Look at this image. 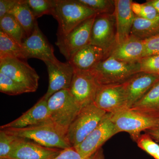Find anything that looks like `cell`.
<instances>
[{
  "label": "cell",
  "instance_id": "obj_1",
  "mask_svg": "<svg viewBox=\"0 0 159 159\" xmlns=\"http://www.w3.org/2000/svg\"><path fill=\"white\" fill-rule=\"evenodd\" d=\"M2 130L19 138L28 139L49 148L65 149L72 147L66 134L54 125L51 119L23 128H6Z\"/></svg>",
  "mask_w": 159,
  "mask_h": 159
},
{
  "label": "cell",
  "instance_id": "obj_2",
  "mask_svg": "<svg viewBox=\"0 0 159 159\" xmlns=\"http://www.w3.org/2000/svg\"><path fill=\"white\" fill-rule=\"evenodd\" d=\"M101 85L122 84L141 72L139 62H126L108 56L91 70Z\"/></svg>",
  "mask_w": 159,
  "mask_h": 159
},
{
  "label": "cell",
  "instance_id": "obj_3",
  "mask_svg": "<svg viewBox=\"0 0 159 159\" xmlns=\"http://www.w3.org/2000/svg\"><path fill=\"white\" fill-rule=\"evenodd\" d=\"M53 17L58 24L57 35H66L97 13L77 0H54Z\"/></svg>",
  "mask_w": 159,
  "mask_h": 159
},
{
  "label": "cell",
  "instance_id": "obj_4",
  "mask_svg": "<svg viewBox=\"0 0 159 159\" xmlns=\"http://www.w3.org/2000/svg\"><path fill=\"white\" fill-rule=\"evenodd\" d=\"M48 104L51 121L66 134L82 107L69 89L61 90L53 94L48 99Z\"/></svg>",
  "mask_w": 159,
  "mask_h": 159
},
{
  "label": "cell",
  "instance_id": "obj_5",
  "mask_svg": "<svg viewBox=\"0 0 159 159\" xmlns=\"http://www.w3.org/2000/svg\"><path fill=\"white\" fill-rule=\"evenodd\" d=\"M107 113L94 103L83 107L66 134L71 146L75 147L82 142L97 127Z\"/></svg>",
  "mask_w": 159,
  "mask_h": 159
},
{
  "label": "cell",
  "instance_id": "obj_6",
  "mask_svg": "<svg viewBox=\"0 0 159 159\" xmlns=\"http://www.w3.org/2000/svg\"><path fill=\"white\" fill-rule=\"evenodd\" d=\"M111 119L119 133H128L135 142L142 132L159 126V119L145 116L129 108L111 114Z\"/></svg>",
  "mask_w": 159,
  "mask_h": 159
},
{
  "label": "cell",
  "instance_id": "obj_7",
  "mask_svg": "<svg viewBox=\"0 0 159 159\" xmlns=\"http://www.w3.org/2000/svg\"><path fill=\"white\" fill-rule=\"evenodd\" d=\"M119 133L111 119V114L107 113L97 127L74 148L83 157L89 158L101 149L109 139Z\"/></svg>",
  "mask_w": 159,
  "mask_h": 159
},
{
  "label": "cell",
  "instance_id": "obj_8",
  "mask_svg": "<svg viewBox=\"0 0 159 159\" xmlns=\"http://www.w3.org/2000/svg\"><path fill=\"white\" fill-rule=\"evenodd\" d=\"M96 15L80 23L68 34L57 35L55 44L67 61L80 49L90 44L91 31Z\"/></svg>",
  "mask_w": 159,
  "mask_h": 159
},
{
  "label": "cell",
  "instance_id": "obj_9",
  "mask_svg": "<svg viewBox=\"0 0 159 159\" xmlns=\"http://www.w3.org/2000/svg\"><path fill=\"white\" fill-rule=\"evenodd\" d=\"M90 44L101 48L108 56L111 50L117 45L114 13L96 14L91 31Z\"/></svg>",
  "mask_w": 159,
  "mask_h": 159
},
{
  "label": "cell",
  "instance_id": "obj_10",
  "mask_svg": "<svg viewBox=\"0 0 159 159\" xmlns=\"http://www.w3.org/2000/svg\"><path fill=\"white\" fill-rule=\"evenodd\" d=\"M0 73L25 86L31 93L38 88L39 76L24 60L11 57L0 59Z\"/></svg>",
  "mask_w": 159,
  "mask_h": 159
},
{
  "label": "cell",
  "instance_id": "obj_11",
  "mask_svg": "<svg viewBox=\"0 0 159 159\" xmlns=\"http://www.w3.org/2000/svg\"><path fill=\"white\" fill-rule=\"evenodd\" d=\"M101 85L90 70H74L69 91L82 108L93 103Z\"/></svg>",
  "mask_w": 159,
  "mask_h": 159
},
{
  "label": "cell",
  "instance_id": "obj_12",
  "mask_svg": "<svg viewBox=\"0 0 159 159\" xmlns=\"http://www.w3.org/2000/svg\"><path fill=\"white\" fill-rule=\"evenodd\" d=\"M93 103L107 113L114 114L126 108V96L123 84L101 85Z\"/></svg>",
  "mask_w": 159,
  "mask_h": 159
},
{
  "label": "cell",
  "instance_id": "obj_13",
  "mask_svg": "<svg viewBox=\"0 0 159 159\" xmlns=\"http://www.w3.org/2000/svg\"><path fill=\"white\" fill-rule=\"evenodd\" d=\"M62 150L45 147L31 140L18 137L6 159H54Z\"/></svg>",
  "mask_w": 159,
  "mask_h": 159
},
{
  "label": "cell",
  "instance_id": "obj_14",
  "mask_svg": "<svg viewBox=\"0 0 159 159\" xmlns=\"http://www.w3.org/2000/svg\"><path fill=\"white\" fill-rule=\"evenodd\" d=\"M48 69L49 85L43 97L47 100L55 93L63 89H69L74 76V70L67 61L62 62L47 61L44 62Z\"/></svg>",
  "mask_w": 159,
  "mask_h": 159
},
{
  "label": "cell",
  "instance_id": "obj_15",
  "mask_svg": "<svg viewBox=\"0 0 159 159\" xmlns=\"http://www.w3.org/2000/svg\"><path fill=\"white\" fill-rule=\"evenodd\" d=\"M159 81L157 74L140 72L123 83L126 108H130Z\"/></svg>",
  "mask_w": 159,
  "mask_h": 159
},
{
  "label": "cell",
  "instance_id": "obj_16",
  "mask_svg": "<svg viewBox=\"0 0 159 159\" xmlns=\"http://www.w3.org/2000/svg\"><path fill=\"white\" fill-rule=\"evenodd\" d=\"M22 45L25 53L26 59L34 58L44 62H56L58 59L54 54V49L36 25L32 34L27 37Z\"/></svg>",
  "mask_w": 159,
  "mask_h": 159
},
{
  "label": "cell",
  "instance_id": "obj_17",
  "mask_svg": "<svg viewBox=\"0 0 159 159\" xmlns=\"http://www.w3.org/2000/svg\"><path fill=\"white\" fill-rule=\"evenodd\" d=\"M48 100L43 96L32 107L18 118L0 127L6 128H23L38 125L50 120Z\"/></svg>",
  "mask_w": 159,
  "mask_h": 159
},
{
  "label": "cell",
  "instance_id": "obj_18",
  "mask_svg": "<svg viewBox=\"0 0 159 159\" xmlns=\"http://www.w3.org/2000/svg\"><path fill=\"white\" fill-rule=\"evenodd\" d=\"M131 0H115V15L116 27L117 45L130 36L135 15L132 11Z\"/></svg>",
  "mask_w": 159,
  "mask_h": 159
},
{
  "label": "cell",
  "instance_id": "obj_19",
  "mask_svg": "<svg viewBox=\"0 0 159 159\" xmlns=\"http://www.w3.org/2000/svg\"><path fill=\"white\" fill-rule=\"evenodd\" d=\"M107 56L108 54L101 48L88 44L80 49L67 61L74 70L89 71Z\"/></svg>",
  "mask_w": 159,
  "mask_h": 159
},
{
  "label": "cell",
  "instance_id": "obj_20",
  "mask_svg": "<svg viewBox=\"0 0 159 159\" xmlns=\"http://www.w3.org/2000/svg\"><path fill=\"white\" fill-rule=\"evenodd\" d=\"M145 51L144 41L130 36L125 41L115 46L108 56L124 62H139L144 57Z\"/></svg>",
  "mask_w": 159,
  "mask_h": 159
},
{
  "label": "cell",
  "instance_id": "obj_21",
  "mask_svg": "<svg viewBox=\"0 0 159 159\" xmlns=\"http://www.w3.org/2000/svg\"><path fill=\"white\" fill-rule=\"evenodd\" d=\"M129 109L145 116L159 119V81Z\"/></svg>",
  "mask_w": 159,
  "mask_h": 159
},
{
  "label": "cell",
  "instance_id": "obj_22",
  "mask_svg": "<svg viewBox=\"0 0 159 159\" xmlns=\"http://www.w3.org/2000/svg\"><path fill=\"white\" fill-rule=\"evenodd\" d=\"M159 34V16L147 20L135 16L130 36L145 40Z\"/></svg>",
  "mask_w": 159,
  "mask_h": 159
},
{
  "label": "cell",
  "instance_id": "obj_23",
  "mask_svg": "<svg viewBox=\"0 0 159 159\" xmlns=\"http://www.w3.org/2000/svg\"><path fill=\"white\" fill-rule=\"evenodd\" d=\"M9 14L15 17L25 31L27 37H29L32 34L38 23L37 19L25 0H19Z\"/></svg>",
  "mask_w": 159,
  "mask_h": 159
},
{
  "label": "cell",
  "instance_id": "obj_24",
  "mask_svg": "<svg viewBox=\"0 0 159 159\" xmlns=\"http://www.w3.org/2000/svg\"><path fill=\"white\" fill-rule=\"evenodd\" d=\"M7 57L27 59L22 45L0 30V59Z\"/></svg>",
  "mask_w": 159,
  "mask_h": 159
},
{
  "label": "cell",
  "instance_id": "obj_25",
  "mask_svg": "<svg viewBox=\"0 0 159 159\" xmlns=\"http://www.w3.org/2000/svg\"><path fill=\"white\" fill-rule=\"evenodd\" d=\"M0 28L20 44L27 37L25 30L12 15L7 14L0 19Z\"/></svg>",
  "mask_w": 159,
  "mask_h": 159
},
{
  "label": "cell",
  "instance_id": "obj_26",
  "mask_svg": "<svg viewBox=\"0 0 159 159\" xmlns=\"http://www.w3.org/2000/svg\"><path fill=\"white\" fill-rule=\"evenodd\" d=\"M0 91L9 96H16L31 93L29 89L8 76L0 73Z\"/></svg>",
  "mask_w": 159,
  "mask_h": 159
},
{
  "label": "cell",
  "instance_id": "obj_27",
  "mask_svg": "<svg viewBox=\"0 0 159 159\" xmlns=\"http://www.w3.org/2000/svg\"><path fill=\"white\" fill-rule=\"evenodd\" d=\"M34 17L37 19L44 15H52L54 0H25Z\"/></svg>",
  "mask_w": 159,
  "mask_h": 159
},
{
  "label": "cell",
  "instance_id": "obj_28",
  "mask_svg": "<svg viewBox=\"0 0 159 159\" xmlns=\"http://www.w3.org/2000/svg\"><path fill=\"white\" fill-rule=\"evenodd\" d=\"M79 3L99 13H114L115 1L113 0H77Z\"/></svg>",
  "mask_w": 159,
  "mask_h": 159
},
{
  "label": "cell",
  "instance_id": "obj_29",
  "mask_svg": "<svg viewBox=\"0 0 159 159\" xmlns=\"http://www.w3.org/2000/svg\"><path fill=\"white\" fill-rule=\"evenodd\" d=\"M136 142L139 148L154 158H155L159 153V143L156 142L147 134H142Z\"/></svg>",
  "mask_w": 159,
  "mask_h": 159
},
{
  "label": "cell",
  "instance_id": "obj_30",
  "mask_svg": "<svg viewBox=\"0 0 159 159\" xmlns=\"http://www.w3.org/2000/svg\"><path fill=\"white\" fill-rule=\"evenodd\" d=\"M18 137L0 130V158H7Z\"/></svg>",
  "mask_w": 159,
  "mask_h": 159
},
{
  "label": "cell",
  "instance_id": "obj_31",
  "mask_svg": "<svg viewBox=\"0 0 159 159\" xmlns=\"http://www.w3.org/2000/svg\"><path fill=\"white\" fill-rule=\"evenodd\" d=\"M141 72L157 74L159 72V54L143 57L139 61Z\"/></svg>",
  "mask_w": 159,
  "mask_h": 159
},
{
  "label": "cell",
  "instance_id": "obj_32",
  "mask_svg": "<svg viewBox=\"0 0 159 159\" xmlns=\"http://www.w3.org/2000/svg\"><path fill=\"white\" fill-rule=\"evenodd\" d=\"M54 159H105L101 149L89 158H84L73 147L62 149L61 152Z\"/></svg>",
  "mask_w": 159,
  "mask_h": 159
},
{
  "label": "cell",
  "instance_id": "obj_33",
  "mask_svg": "<svg viewBox=\"0 0 159 159\" xmlns=\"http://www.w3.org/2000/svg\"><path fill=\"white\" fill-rule=\"evenodd\" d=\"M144 41L145 47L144 57L159 54V34Z\"/></svg>",
  "mask_w": 159,
  "mask_h": 159
},
{
  "label": "cell",
  "instance_id": "obj_34",
  "mask_svg": "<svg viewBox=\"0 0 159 159\" xmlns=\"http://www.w3.org/2000/svg\"><path fill=\"white\" fill-rule=\"evenodd\" d=\"M142 4V10L138 17L147 20H153L159 16L156 9L146 2Z\"/></svg>",
  "mask_w": 159,
  "mask_h": 159
},
{
  "label": "cell",
  "instance_id": "obj_35",
  "mask_svg": "<svg viewBox=\"0 0 159 159\" xmlns=\"http://www.w3.org/2000/svg\"><path fill=\"white\" fill-rule=\"evenodd\" d=\"M19 0H0V19L9 14Z\"/></svg>",
  "mask_w": 159,
  "mask_h": 159
},
{
  "label": "cell",
  "instance_id": "obj_36",
  "mask_svg": "<svg viewBox=\"0 0 159 159\" xmlns=\"http://www.w3.org/2000/svg\"><path fill=\"white\" fill-rule=\"evenodd\" d=\"M144 132L159 144V126L145 130Z\"/></svg>",
  "mask_w": 159,
  "mask_h": 159
},
{
  "label": "cell",
  "instance_id": "obj_37",
  "mask_svg": "<svg viewBox=\"0 0 159 159\" xmlns=\"http://www.w3.org/2000/svg\"><path fill=\"white\" fill-rule=\"evenodd\" d=\"M131 7L132 11L133 12L135 16H139L142 10V4L132 2Z\"/></svg>",
  "mask_w": 159,
  "mask_h": 159
},
{
  "label": "cell",
  "instance_id": "obj_38",
  "mask_svg": "<svg viewBox=\"0 0 159 159\" xmlns=\"http://www.w3.org/2000/svg\"><path fill=\"white\" fill-rule=\"evenodd\" d=\"M146 3L153 6L159 14V0H148Z\"/></svg>",
  "mask_w": 159,
  "mask_h": 159
},
{
  "label": "cell",
  "instance_id": "obj_39",
  "mask_svg": "<svg viewBox=\"0 0 159 159\" xmlns=\"http://www.w3.org/2000/svg\"><path fill=\"white\" fill-rule=\"evenodd\" d=\"M0 159H6V158H0Z\"/></svg>",
  "mask_w": 159,
  "mask_h": 159
},
{
  "label": "cell",
  "instance_id": "obj_40",
  "mask_svg": "<svg viewBox=\"0 0 159 159\" xmlns=\"http://www.w3.org/2000/svg\"><path fill=\"white\" fill-rule=\"evenodd\" d=\"M157 74H158V75H159V73H158Z\"/></svg>",
  "mask_w": 159,
  "mask_h": 159
}]
</instances>
